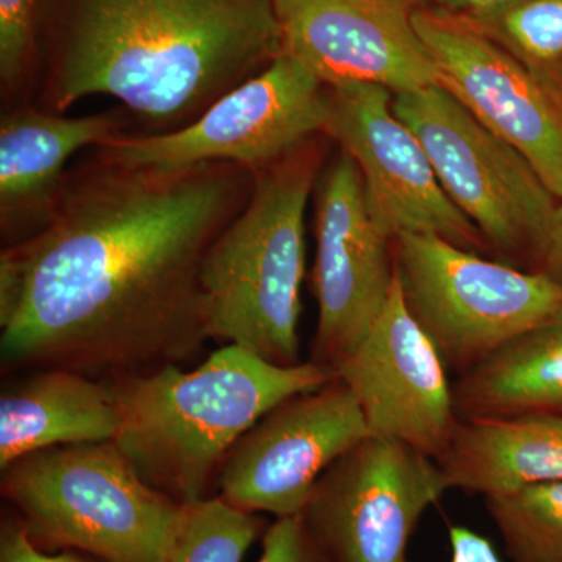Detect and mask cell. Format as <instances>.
Wrapping results in <instances>:
<instances>
[{
    "label": "cell",
    "mask_w": 562,
    "mask_h": 562,
    "mask_svg": "<svg viewBox=\"0 0 562 562\" xmlns=\"http://www.w3.org/2000/svg\"><path fill=\"white\" fill-rule=\"evenodd\" d=\"M335 376L321 362L273 364L224 344L194 371L166 364L106 380L120 414L113 442L154 490L181 505L203 501L233 446L265 414Z\"/></svg>",
    "instance_id": "3957f363"
},
{
    "label": "cell",
    "mask_w": 562,
    "mask_h": 562,
    "mask_svg": "<svg viewBox=\"0 0 562 562\" xmlns=\"http://www.w3.org/2000/svg\"><path fill=\"white\" fill-rule=\"evenodd\" d=\"M327 87L281 52L257 76L211 103L198 120L171 132L125 135L95 150L127 166L181 168L233 162L250 172L324 135Z\"/></svg>",
    "instance_id": "ba28073f"
},
{
    "label": "cell",
    "mask_w": 562,
    "mask_h": 562,
    "mask_svg": "<svg viewBox=\"0 0 562 562\" xmlns=\"http://www.w3.org/2000/svg\"><path fill=\"white\" fill-rule=\"evenodd\" d=\"M531 261L532 272L542 273L562 288V201L558 203L541 246Z\"/></svg>",
    "instance_id": "484cf974"
},
{
    "label": "cell",
    "mask_w": 562,
    "mask_h": 562,
    "mask_svg": "<svg viewBox=\"0 0 562 562\" xmlns=\"http://www.w3.org/2000/svg\"><path fill=\"white\" fill-rule=\"evenodd\" d=\"M450 562H503L490 539L462 527L450 525Z\"/></svg>",
    "instance_id": "4316f807"
},
{
    "label": "cell",
    "mask_w": 562,
    "mask_h": 562,
    "mask_svg": "<svg viewBox=\"0 0 562 562\" xmlns=\"http://www.w3.org/2000/svg\"><path fill=\"white\" fill-rule=\"evenodd\" d=\"M131 120L121 111L69 117L22 103L0 117V233L7 246L25 241L49 222L66 165L87 147L125 135Z\"/></svg>",
    "instance_id": "2e32d148"
},
{
    "label": "cell",
    "mask_w": 562,
    "mask_h": 562,
    "mask_svg": "<svg viewBox=\"0 0 562 562\" xmlns=\"http://www.w3.org/2000/svg\"><path fill=\"white\" fill-rule=\"evenodd\" d=\"M392 98L380 85L327 87L324 135L357 162L373 222L391 241L431 233L482 249V233L450 201L420 140L394 113Z\"/></svg>",
    "instance_id": "30bf717a"
},
{
    "label": "cell",
    "mask_w": 562,
    "mask_h": 562,
    "mask_svg": "<svg viewBox=\"0 0 562 562\" xmlns=\"http://www.w3.org/2000/svg\"><path fill=\"white\" fill-rule=\"evenodd\" d=\"M251 188L233 162L151 168L94 150L49 222L0 254L3 366L111 380L198 355L203 261Z\"/></svg>",
    "instance_id": "6da1fadb"
},
{
    "label": "cell",
    "mask_w": 562,
    "mask_h": 562,
    "mask_svg": "<svg viewBox=\"0 0 562 562\" xmlns=\"http://www.w3.org/2000/svg\"><path fill=\"white\" fill-rule=\"evenodd\" d=\"M438 83L512 144L562 201V106L508 52L458 18L413 10Z\"/></svg>",
    "instance_id": "5bb4252c"
},
{
    "label": "cell",
    "mask_w": 562,
    "mask_h": 562,
    "mask_svg": "<svg viewBox=\"0 0 562 562\" xmlns=\"http://www.w3.org/2000/svg\"><path fill=\"white\" fill-rule=\"evenodd\" d=\"M0 562H102L77 550L52 553L32 541L27 528L18 516H9L0 527Z\"/></svg>",
    "instance_id": "d4e9b609"
},
{
    "label": "cell",
    "mask_w": 562,
    "mask_h": 562,
    "mask_svg": "<svg viewBox=\"0 0 562 562\" xmlns=\"http://www.w3.org/2000/svg\"><path fill=\"white\" fill-rule=\"evenodd\" d=\"M319 136V135H317ZM322 150L306 139L254 176L246 206L217 236L202 268L210 338L280 366L301 361L305 213Z\"/></svg>",
    "instance_id": "277c9868"
},
{
    "label": "cell",
    "mask_w": 562,
    "mask_h": 562,
    "mask_svg": "<svg viewBox=\"0 0 562 562\" xmlns=\"http://www.w3.org/2000/svg\"><path fill=\"white\" fill-rule=\"evenodd\" d=\"M266 530L260 514L236 508L221 495L187 503L162 562H243Z\"/></svg>",
    "instance_id": "7402d4cb"
},
{
    "label": "cell",
    "mask_w": 562,
    "mask_h": 562,
    "mask_svg": "<svg viewBox=\"0 0 562 562\" xmlns=\"http://www.w3.org/2000/svg\"><path fill=\"white\" fill-rule=\"evenodd\" d=\"M447 491L438 461L368 436L322 475L303 522L327 562H409L417 525Z\"/></svg>",
    "instance_id": "9c48e42d"
},
{
    "label": "cell",
    "mask_w": 562,
    "mask_h": 562,
    "mask_svg": "<svg viewBox=\"0 0 562 562\" xmlns=\"http://www.w3.org/2000/svg\"><path fill=\"white\" fill-rule=\"evenodd\" d=\"M438 464L449 491L483 498L531 484L561 483L562 416L460 422Z\"/></svg>",
    "instance_id": "ac0fdd59"
},
{
    "label": "cell",
    "mask_w": 562,
    "mask_h": 562,
    "mask_svg": "<svg viewBox=\"0 0 562 562\" xmlns=\"http://www.w3.org/2000/svg\"><path fill=\"white\" fill-rule=\"evenodd\" d=\"M392 246L403 301L458 376L562 312V288L542 273L431 233H406Z\"/></svg>",
    "instance_id": "8992f818"
},
{
    "label": "cell",
    "mask_w": 562,
    "mask_h": 562,
    "mask_svg": "<svg viewBox=\"0 0 562 562\" xmlns=\"http://www.w3.org/2000/svg\"><path fill=\"white\" fill-rule=\"evenodd\" d=\"M258 562H327L314 543L308 528L299 516L281 517L262 536Z\"/></svg>",
    "instance_id": "cb8c5ba5"
},
{
    "label": "cell",
    "mask_w": 562,
    "mask_h": 562,
    "mask_svg": "<svg viewBox=\"0 0 562 562\" xmlns=\"http://www.w3.org/2000/svg\"><path fill=\"white\" fill-rule=\"evenodd\" d=\"M117 425L106 380L70 369H38L0 397V469L54 447L113 441Z\"/></svg>",
    "instance_id": "e0dca14e"
},
{
    "label": "cell",
    "mask_w": 562,
    "mask_h": 562,
    "mask_svg": "<svg viewBox=\"0 0 562 562\" xmlns=\"http://www.w3.org/2000/svg\"><path fill=\"white\" fill-rule=\"evenodd\" d=\"M368 436L353 392L335 376L273 406L233 446L217 473L221 497L244 512L299 516L322 475Z\"/></svg>",
    "instance_id": "8fae6325"
},
{
    "label": "cell",
    "mask_w": 562,
    "mask_h": 562,
    "mask_svg": "<svg viewBox=\"0 0 562 562\" xmlns=\"http://www.w3.org/2000/svg\"><path fill=\"white\" fill-rule=\"evenodd\" d=\"M284 54L325 85L392 92L438 83V68L403 0H272Z\"/></svg>",
    "instance_id": "9a60e30c"
},
{
    "label": "cell",
    "mask_w": 562,
    "mask_h": 562,
    "mask_svg": "<svg viewBox=\"0 0 562 562\" xmlns=\"http://www.w3.org/2000/svg\"><path fill=\"white\" fill-rule=\"evenodd\" d=\"M360 405L369 435L412 447L438 461L460 417L449 369L394 286L364 338L335 366Z\"/></svg>",
    "instance_id": "4fadbf2b"
},
{
    "label": "cell",
    "mask_w": 562,
    "mask_h": 562,
    "mask_svg": "<svg viewBox=\"0 0 562 562\" xmlns=\"http://www.w3.org/2000/svg\"><path fill=\"white\" fill-rule=\"evenodd\" d=\"M483 501L512 562H562V482Z\"/></svg>",
    "instance_id": "44dd1931"
},
{
    "label": "cell",
    "mask_w": 562,
    "mask_h": 562,
    "mask_svg": "<svg viewBox=\"0 0 562 562\" xmlns=\"http://www.w3.org/2000/svg\"><path fill=\"white\" fill-rule=\"evenodd\" d=\"M46 0H0V92L3 110L33 103Z\"/></svg>",
    "instance_id": "603a6c76"
},
{
    "label": "cell",
    "mask_w": 562,
    "mask_h": 562,
    "mask_svg": "<svg viewBox=\"0 0 562 562\" xmlns=\"http://www.w3.org/2000/svg\"><path fill=\"white\" fill-rule=\"evenodd\" d=\"M317 325L312 360L335 366L364 338L394 286L392 241L373 222L357 162L347 151L314 188Z\"/></svg>",
    "instance_id": "7c38bea8"
},
{
    "label": "cell",
    "mask_w": 562,
    "mask_h": 562,
    "mask_svg": "<svg viewBox=\"0 0 562 562\" xmlns=\"http://www.w3.org/2000/svg\"><path fill=\"white\" fill-rule=\"evenodd\" d=\"M453 397L461 422L562 416V312L458 376Z\"/></svg>",
    "instance_id": "d6986e66"
},
{
    "label": "cell",
    "mask_w": 562,
    "mask_h": 562,
    "mask_svg": "<svg viewBox=\"0 0 562 562\" xmlns=\"http://www.w3.org/2000/svg\"><path fill=\"white\" fill-rule=\"evenodd\" d=\"M412 10L432 11L447 16L465 18L480 13L492 7L501 5L506 0H403Z\"/></svg>",
    "instance_id": "83f0119b"
},
{
    "label": "cell",
    "mask_w": 562,
    "mask_h": 562,
    "mask_svg": "<svg viewBox=\"0 0 562 562\" xmlns=\"http://www.w3.org/2000/svg\"><path fill=\"white\" fill-rule=\"evenodd\" d=\"M392 109L420 140L458 210L506 257L532 260L557 198L530 162L439 83L395 92Z\"/></svg>",
    "instance_id": "52a82bcc"
},
{
    "label": "cell",
    "mask_w": 562,
    "mask_h": 562,
    "mask_svg": "<svg viewBox=\"0 0 562 562\" xmlns=\"http://www.w3.org/2000/svg\"><path fill=\"white\" fill-rule=\"evenodd\" d=\"M0 487L41 549L102 562H162L183 512L113 441L27 454L3 469Z\"/></svg>",
    "instance_id": "5b68a950"
},
{
    "label": "cell",
    "mask_w": 562,
    "mask_h": 562,
    "mask_svg": "<svg viewBox=\"0 0 562 562\" xmlns=\"http://www.w3.org/2000/svg\"><path fill=\"white\" fill-rule=\"evenodd\" d=\"M458 20L508 52L562 106V0H506Z\"/></svg>",
    "instance_id": "ffe728a7"
},
{
    "label": "cell",
    "mask_w": 562,
    "mask_h": 562,
    "mask_svg": "<svg viewBox=\"0 0 562 562\" xmlns=\"http://www.w3.org/2000/svg\"><path fill=\"white\" fill-rule=\"evenodd\" d=\"M46 13L33 103L65 114L109 95L154 133L191 124L283 52L272 0H46Z\"/></svg>",
    "instance_id": "7a4b0ae2"
}]
</instances>
